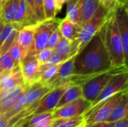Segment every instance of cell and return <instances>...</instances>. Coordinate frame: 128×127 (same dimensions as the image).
I'll use <instances>...</instances> for the list:
<instances>
[{
    "label": "cell",
    "instance_id": "cell-1",
    "mask_svg": "<svg viewBox=\"0 0 128 127\" xmlns=\"http://www.w3.org/2000/svg\"><path fill=\"white\" fill-rule=\"evenodd\" d=\"M112 67V62L104 43L103 26L75 56L74 73L100 74Z\"/></svg>",
    "mask_w": 128,
    "mask_h": 127
},
{
    "label": "cell",
    "instance_id": "cell-2",
    "mask_svg": "<svg viewBox=\"0 0 128 127\" xmlns=\"http://www.w3.org/2000/svg\"><path fill=\"white\" fill-rule=\"evenodd\" d=\"M104 40L112 67L127 65L116 12L110 16L104 25Z\"/></svg>",
    "mask_w": 128,
    "mask_h": 127
},
{
    "label": "cell",
    "instance_id": "cell-3",
    "mask_svg": "<svg viewBox=\"0 0 128 127\" xmlns=\"http://www.w3.org/2000/svg\"><path fill=\"white\" fill-rule=\"evenodd\" d=\"M124 71H128L127 65L118 67H113L111 69L95 76L82 85V97L92 103L108 83L111 77L115 74Z\"/></svg>",
    "mask_w": 128,
    "mask_h": 127
},
{
    "label": "cell",
    "instance_id": "cell-4",
    "mask_svg": "<svg viewBox=\"0 0 128 127\" xmlns=\"http://www.w3.org/2000/svg\"><path fill=\"white\" fill-rule=\"evenodd\" d=\"M115 12L110 13L102 5L100 6L95 15L81 28L79 37L76 39L79 52L94 37V35L103 28L107 19Z\"/></svg>",
    "mask_w": 128,
    "mask_h": 127
},
{
    "label": "cell",
    "instance_id": "cell-5",
    "mask_svg": "<svg viewBox=\"0 0 128 127\" xmlns=\"http://www.w3.org/2000/svg\"><path fill=\"white\" fill-rule=\"evenodd\" d=\"M50 90H52L48 85L37 82L30 88H27L26 91L19 100V101L5 113L9 118L13 115L28 107L34 103L41 100L44 95H46Z\"/></svg>",
    "mask_w": 128,
    "mask_h": 127
},
{
    "label": "cell",
    "instance_id": "cell-6",
    "mask_svg": "<svg viewBox=\"0 0 128 127\" xmlns=\"http://www.w3.org/2000/svg\"><path fill=\"white\" fill-rule=\"evenodd\" d=\"M61 20L62 19L54 18L52 19L39 22L35 30L32 48L28 53L35 55L37 52L46 47L50 35L58 27Z\"/></svg>",
    "mask_w": 128,
    "mask_h": 127
},
{
    "label": "cell",
    "instance_id": "cell-7",
    "mask_svg": "<svg viewBox=\"0 0 128 127\" xmlns=\"http://www.w3.org/2000/svg\"><path fill=\"white\" fill-rule=\"evenodd\" d=\"M128 71H124L113 75L102 91L92 103L89 109L94 108L104 100L109 99L114 94L128 89Z\"/></svg>",
    "mask_w": 128,
    "mask_h": 127
},
{
    "label": "cell",
    "instance_id": "cell-8",
    "mask_svg": "<svg viewBox=\"0 0 128 127\" xmlns=\"http://www.w3.org/2000/svg\"><path fill=\"white\" fill-rule=\"evenodd\" d=\"M25 86L28 88L34 84L38 82L40 75V65L35 55L28 53L19 64Z\"/></svg>",
    "mask_w": 128,
    "mask_h": 127
},
{
    "label": "cell",
    "instance_id": "cell-9",
    "mask_svg": "<svg viewBox=\"0 0 128 127\" xmlns=\"http://www.w3.org/2000/svg\"><path fill=\"white\" fill-rule=\"evenodd\" d=\"M91 106L92 103L89 101L86 100L83 97H81L73 102L55 109L52 112V117L54 119H59L84 115Z\"/></svg>",
    "mask_w": 128,
    "mask_h": 127
},
{
    "label": "cell",
    "instance_id": "cell-10",
    "mask_svg": "<svg viewBox=\"0 0 128 127\" xmlns=\"http://www.w3.org/2000/svg\"><path fill=\"white\" fill-rule=\"evenodd\" d=\"M69 85V84H64L50 90L40 100L39 104L34 112L33 115L53 112L60 98Z\"/></svg>",
    "mask_w": 128,
    "mask_h": 127
},
{
    "label": "cell",
    "instance_id": "cell-11",
    "mask_svg": "<svg viewBox=\"0 0 128 127\" xmlns=\"http://www.w3.org/2000/svg\"><path fill=\"white\" fill-rule=\"evenodd\" d=\"M118 31L123 43L126 62L128 58V4L119 5L116 11Z\"/></svg>",
    "mask_w": 128,
    "mask_h": 127
},
{
    "label": "cell",
    "instance_id": "cell-12",
    "mask_svg": "<svg viewBox=\"0 0 128 127\" xmlns=\"http://www.w3.org/2000/svg\"><path fill=\"white\" fill-rule=\"evenodd\" d=\"M25 85L16 86L4 93L0 98V114L4 113L10 109L22 97L26 91Z\"/></svg>",
    "mask_w": 128,
    "mask_h": 127
},
{
    "label": "cell",
    "instance_id": "cell-13",
    "mask_svg": "<svg viewBox=\"0 0 128 127\" xmlns=\"http://www.w3.org/2000/svg\"><path fill=\"white\" fill-rule=\"evenodd\" d=\"M38 22L27 25L21 28L16 35V40L25 53V56L31 51L34 38L35 30L38 25Z\"/></svg>",
    "mask_w": 128,
    "mask_h": 127
},
{
    "label": "cell",
    "instance_id": "cell-14",
    "mask_svg": "<svg viewBox=\"0 0 128 127\" xmlns=\"http://www.w3.org/2000/svg\"><path fill=\"white\" fill-rule=\"evenodd\" d=\"M22 85L24 82L19 65L10 71L4 72L0 77V89L3 93Z\"/></svg>",
    "mask_w": 128,
    "mask_h": 127
},
{
    "label": "cell",
    "instance_id": "cell-15",
    "mask_svg": "<svg viewBox=\"0 0 128 127\" xmlns=\"http://www.w3.org/2000/svg\"><path fill=\"white\" fill-rule=\"evenodd\" d=\"M128 90H126L118 98L117 103L113 107L109 118L106 121L107 123L115 122L125 118H128Z\"/></svg>",
    "mask_w": 128,
    "mask_h": 127
},
{
    "label": "cell",
    "instance_id": "cell-16",
    "mask_svg": "<svg viewBox=\"0 0 128 127\" xmlns=\"http://www.w3.org/2000/svg\"><path fill=\"white\" fill-rule=\"evenodd\" d=\"M82 26L64 18L61 20L58 25V30L62 36L70 40H75L78 38Z\"/></svg>",
    "mask_w": 128,
    "mask_h": 127
},
{
    "label": "cell",
    "instance_id": "cell-17",
    "mask_svg": "<svg viewBox=\"0 0 128 127\" xmlns=\"http://www.w3.org/2000/svg\"><path fill=\"white\" fill-rule=\"evenodd\" d=\"M100 6V4L98 0H81L80 12L82 26L95 15Z\"/></svg>",
    "mask_w": 128,
    "mask_h": 127
},
{
    "label": "cell",
    "instance_id": "cell-18",
    "mask_svg": "<svg viewBox=\"0 0 128 127\" xmlns=\"http://www.w3.org/2000/svg\"><path fill=\"white\" fill-rule=\"evenodd\" d=\"M81 97H82V90L81 85H69L60 98L55 109H57L70 102H73Z\"/></svg>",
    "mask_w": 128,
    "mask_h": 127
},
{
    "label": "cell",
    "instance_id": "cell-19",
    "mask_svg": "<svg viewBox=\"0 0 128 127\" xmlns=\"http://www.w3.org/2000/svg\"><path fill=\"white\" fill-rule=\"evenodd\" d=\"M20 0H6L2 7L0 19L3 23H13L18 9Z\"/></svg>",
    "mask_w": 128,
    "mask_h": 127
},
{
    "label": "cell",
    "instance_id": "cell-20",
    "mask_svg": "<svg viewBox=\"0 0 128 127\" xmlns=\"http://www.w3.org/2000/svg\"><path fill=\"white\" fill-rule=\"evenodd\" d=\"M54 50L61 55L72 56L79 52L78 43L76 40H70L62 37L55 46Z\"/></svg>",
    "mask_w": 128,
    "mask_h": 127
},
{
    "label": "cell",
    "instance_id": "cell-21",
    "mask_svg": "<svg viewBox=\"0 0 128 127\" xmlns=\"http://www.w3.org/2000/svg\"><path fill=\"white\" fill-rule=\"evenodd\" d=\"M14 23L16 24L20 28L27 25L34 24L30 17L25 0H20L19 1L18 9L14 18Z\"/></svg>",
    "mask_w": 128,
    "mask_h": 127
},
{
    "label": "cell",
    "instance_id": "cell-22",
    "mask_svg": "<svg viewBox=\"0 0 128 127\" xmlns=\"http://www.w3.org/2000/svg\"><path fill=\"white\" fill-rule=\"evenodd\" d=\"M65 18L82 26L80 4L81 0H68Z\"/></svg>",
    "mask_w": 128,
    "mask_h": 127
},
{
    "label": "cell",
    "instance_id": "cell-23",
    "mask_svg": "<svg viewBox=\"0 0 128 127\" xmlns=\"http://www.w3.org/2000/svg\"><path fill=\"white\" fill-rule=\"evenodd\" d=\"M84 115L68 118L55 119L52 127H77L85 123Z\"/></svg>",
    "mask_w": 128,
    "mask_h": 127
},
{
    "label": "cell",
    "instance_id": "cell-24",
    "mask_svg": "<svg viewBox=\"0 0 128 127\" xmlns=\"http://www.w3.org/2000/svg\"><path fill=\"white\" fill-rule=\"evenodd\" d=\"M73 56V55H72ZM72 56H69V55H61L58 52H56L54 49L52 50V54L50 55V58L46 60V61L40 66V73L48 68V67H53V66H56V65H58L60 64H62V62L65 61L66 60L69 59L70 57Z\"/></svg>",
    "mask_w": 128,
    "mask_h": 127
},
{
    "label": "cell",
    "instance_id": "cell-25",
    "mask_svg": "<svg viewBox=\"0 0 128 127\" xmlns=\"http://www.w3.org/2000/svg\"><path fill=\"white\" fill-rule=\"evenodd\" d=\"M8 52L9 53V55L11 56V58L14 59V61L16 62V64L17 65H19L20 61L25 57V53H24L23 50L22 49V48L17 43L16 37L14 41L13 42V43L11 44L10 47L8 50Z\"/></svg>",
    "mask_w": 128,
    "mask_h": 127
},
{
    "label": "cell",
    "instance_id": "cell-26",
    "mask_svg": "<svg viewBox=\"0 0 128 127\" xmlns=\"http://www.w3.org/2000/svg\"><path fill=\"white\" fill-rule=\"evenodd\" d=\"M0 66L4 72H8L18 66L8 52L0 55Z\"/></svg>",
    "mask_w": 128,
    "mask_h": 127
},
{
    "label": "cell",
    "instance_id": "cell-27",
    "mask_svg": "<svg viewBox=\"0 0 128 127\" xmlns=\"http://www.w3.org/2000/svg\"><path fill=\"white\" fill-rule=\"evenodd\" d=\"M60 64L56 65V66H53V67H48V68L44 70L40 73L38 82H40L41 84H44V85H46L48 82H50L55 76V75L57 73V71L58 70V67H59Z\"/></svg>",
    "mask_w": 128,
    "mask_h": 127
},
{
    "label": "cell",
    "instance_id": "cell-28",
    "mask_svg": "<svg viewBox=\"0 0 128 127\" xmlns=\"http://www.w3.org/2000/svg\"><path fill=\"white\" fill-rule=\"evenodd\" d=\"M43 9H44V19H52L56 18V6L54 0H44L43 4Z\"/></svg>",
    "mask_w": 128,
    "mask_h": 127
},
{
    "label": "cell",
    "instance_id": "cell-29",
    "mask_svg": "<svg viewBox=\"0 0 128 127\" xmlns=\"http://www.w3.org/2000/svg\"><path fill=\"white\" fill-rule=\"evenodd\" d=\"M52 49H50L48 47H46L44 48V49L39 51L38 52H37L34 55H35V58H36V60L38 63V64L40 66L42 64H44L46 60L50 58V55L52 54Z\"/></svg>",
    "mask_w": 128,
    "mask_h": 127
},
{
    "label": "cell",
    "instance_id": "cell-30",
    "mask_svg": "<svg viewBox=\"0 0 128 127\" xmlns=\"http://www.w3.org/2000/svg\"><path fill=\"white\" fill-rule=\"evenodd\" d=\"M100 5H102L108 12L113 13L116 10L117 7L119 5H122L118 3V0H98Z\"/></svg>",
    "mask_w": 128,
    "mask_h": 127
},
{
    "label": "cell",
    "instance_id": "cell-31",
    "mask_svg": "<svg viewBox=\"0 0 128 127\" xmlns=\"http://www.w3.org/2000/svg\"><path fill=\"white\" fill-rule=\"evenodd\" d=\"M62 34L58 30V27L52 33V34L50 35L49 40H48V42H47V46L46 47L50 48V49H54L55 46H56V44L58 43V42L59 41L60 38L62 37Z\"/></svg>",
    "mask_w": 128,
    "mask_h": 127
},
{
    "label": "cell",
    "instance_id": "cell-32",
    "mask_svg": "<svg viewBox=\"0 0 128 127\" xmlns=\"http://www.w3.org/2000/svg\"><path fill=\"white\" fill-rule=\"evenodd\" d=\"M35 4V17L37 22H42L44 19L43 4L44 0H34Z\"/></svg>",
    "mask_w": 128,
    "mask_h": 127
},
{
    "label": "cell",
    "instance_id": "cell-33",
    "mask_svg": "<svg viewBox=\"0 0 128 127\" xmlns=\"http://www.w3.org/2000/svg\"><path fill=\"white\" fill-rule=\"evenodd\" d=\"M26 4L27 5V8L28 10V13L30 15L31 19H32V21L36 23L38 22L36 20V17H35V4H34V0H25Z\"/></svg>",
    "mask_w": 128,
    "mask_h": 127
},
{
    "label": "cell",
    "instance_id": "cell-34",
    "mask_svg": "<svg viewBox=\"0 0 128 127\" xmlns=\"http://www.w3.org/2000/svg\"><path fill=\"white\" fill-rule=\"evenodd\" d=\"M55 119L51 116L40 122H39L38 124H37L35 126L33 127H52V124L54 123Z\"/></svg>",
    "mask_w": 128,
    "mask_h": 127
},
{
    "label": "cell",
    "instance_id": "cell-35",
    "mask_svg": "<svg viewBox=\"0 0 128 127\" xmlns=\"http://www.w3.org/2000/svg\"><path fill=\"white\" fill-rule=\"evenodd\" d=\"M112 127H128V118H125L124 119L110 123Z\"/></svg>",
    "mask_w": 128,
    "mask_h": 127
},
{
    "label": "cell",
    "instance_id": "cell-36",
    "mask_svg": "<svg viewBox=\"0 0 128 127\" xmlns=\"http://www.w3.org/2000/svg\"><path fill=\"white\" fill-rule=\"evenodd\" d=\"M10 118L8 117L6 113H1L0 114V127H8V121Z\"/></svg>",
    "mask_w": 128,
    "mask_h": 127
},
{
    "label": "cell",
    "instance_id": "cell-37",
    "mask_svg": "<svg viewBox=\"0 0 128 127\" xmlns=\"http://www.w3.org/2000/svg\"><path fill=\"white\" fill-rule=\"evenodd\" d=\"M85 127H112L110 123L107 122H98L92 124H86Z\"/></svg>",
    "mask_w": 128,
    "mask_h": 127
},
{
    "label": "cell",
    "instance_id": "cell-38",
    "mask_svg": "<svg viewBox=\"0 0 128 127\" xmlns=\"http://www.w3.org/2000/svg\"><path fill=\"white\" fill-rule=\"evenodd\" d=\"M67 1H68V0H54L56 13H58L62 10L63 5H64Z\"/></svg>",
    "mask_w": 128,
    "mask_h": 127
},
{
    "label": "cell",
    "instance_id": "cell-39",
    "mask_svg": "<svg viewBox=\"0 0 128 127\" xmlns=\"http://www.w3.org/2000/svg\"><path fill=\"white\" fill-rule=\"evenodd\" d=\"M120 4H128V0H118Z\"/></svg>",
    "mask_w": 128,
    "mask_h": 127
},
{
    "label": "cell",
    "instance_id": "cell-40",
    "mask_svg": "<svg viewBox=\"0 0 128 127\" xmlns=\"http://www.w3.org/2000/svg\"><path fill=\"white\" fill-rule=\"evenodd\" d=\"M6 1V0H0V14H1V10H2V7L3 4Z\"/></svg>",
    "mask_w": 128,
    "mask_h": 127
},
{
    "label": "cell",
    "instance_id": "cell-41",
    "mask_svg": "<svg viewBox=\"0 0 128 127\" xmlns=\"http://www.w3.org/2000/svg\"><path fill=\"white\" fill-rule=\"evenodd\" d=\"M3 25H4V23H3V22L2 21V19H0V34H1L2 29V28H3Z\"/></svg>",
    "mask_w": 128,
    "mask_h": 127
},
{
    "label": "cell",
    "instance_id": "cell-42",
    "mask_svg": "<svg viewBox=\"0 0 128 127\" xmlns=\"http://www.w3.org/2000/svg\"><path fill=\"white\" fill-rule=\"evenodd\" d=\"M4 73V70H3V69L2 68V67L0 66V77H1V76H2V74Z\"/></svg>",
    "mask_w": 128,
    "mask_h": 127
},
{
    "label": "cell",
    "instance_id": "cell-43",
    "mask_svg": "<svg viewBox=\"0 0 128 127\" xmlns=\"http://www.w3.org/2000/svg\"><path fill=\"white\" fill-rule=\"evenodd\" d=\"M2 94H3V91H2V90H1V89H0V98L2 97Z\"/></svg>",
    "mask_w": 128,
    "mask_h": 127
},
{
    "label": "cell",
    "instance_id": "cell-44",
    "mask_svg": "<svg viewBox=\"0 0 128 127\" xmlns=\"http://www.w3.org/2000/svg\"><path fill=\"white\" fill-rule=\"evenodd\" d=\"M85 126H86V123H84V124H81L80 126H79V127H85Z\"/></svg>",
    "mask_w": 128,
    "mask_h": 127
}]
</instances>
